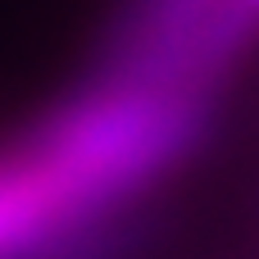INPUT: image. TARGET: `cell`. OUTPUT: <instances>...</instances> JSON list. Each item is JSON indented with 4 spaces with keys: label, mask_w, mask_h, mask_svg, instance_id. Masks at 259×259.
Masks as SVG:
<instances>
[{
    "label": "cell",
    "mask_w": 259,
    "mask_h": 259,
    "mask_svg": "<svg viewBox=\"0 0 259 259\" xmlns=\"http://www.w3.org/2000/svg\"><path fill=\"white\" fill-rule=\"evenodd\" d=\"M137 237H141V223L132 214H123V219H109L100 228H87L68 241H55L50 250H41L32 259H123L137 246Z\"/></svg>",
    "instance_id": "cell-2"
},
{
    "label": "cell",
    "mask_w": 259,
    "mask_h": 259,
    "mask_svg": "<svg viewBox=\"0 0 259 259\" xmlns=\"http://www.w3.org/2000/svg\"><path fill=\"white\" fill-rule=\"evenodd\" d=\"M209 114V87L100 68L0 150V259H32L55 241L123 219L205 137Z\"/></svg>",
    "instance_id": "cell-1"
}]
</instances>
